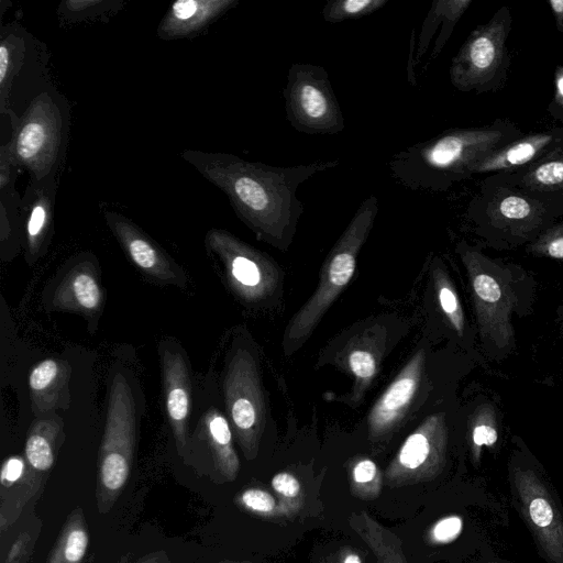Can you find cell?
Listing matches in <instances>:
<instances>
[{"instance_id":"6da1fadb","label":"cell","mask_w":563,"mask_h":563,"mask_svg":"<svg viewBox=\"0 0 563 563\" xmlns=\"http://www.w3.org/2000/svg\"><path fill=\"white\" fill-rule=\"evenodd\" d=\"M181 158L221 190L238 218L267 243L285 249L303 213L297 190L316 174L332 169L338 159L295 166H273L231 153L185 150Z\"/></svg>"},{"instance_id":"7a4b0ae2","label":"cell","mask_w":563,"mask_h":563,"mask_svg":"<svg viewBox=\"0 0 563 563\" xmlns=\"http://www.w3.org/2000/svg\"><path fill=\"white\" fill-rule=\"evenodd\" d=\"M455 251L468 279L482 356L504 361L517 349L514 318L532 312L537 280L522 266L485 254L481 245L462 240Z\"/></svg>"},{"instance_id":"3957f363","label":"cell","mask_w":563,"mask_h":563,"mask_svg":"<svg viewBox=\"0 0 563 563\" xmlns=\"http://www.w3.org/2000/svg\"><path fill=\"white\" fill-rule=\"evenodd\" d=\"M523 133L500 118L482 126L449 129L394 154L389 169L407 188L443 192L472 177L478 162Z\"/></svg>"},{"instance_id":"277c9868","label":"cell","mask_w":563,"mask_h":563,"mask_svg":"<svg viewBox=\"0 0 563 563\" xmlns=\"http://www.w3.org/2000/svg\"><path fill=\"white\" fill-rule=\"evenodd\" d=\"M563 218V198L530 191L487 175L468 202L466 219L483 245L497 251L526 246Z\"/></svg>"},{"instance_id":"5b68a950","label":"cell","mask_w":563,"mask_h":563,"mask_svg":"<svg viewBox=\"0 0 563 563\" xmlns=\"http://www.w3.org/2000/svg\"><path fill=\"white\" fill-rule=\"evenodd\" d=\"M507 460L509 504L545 563H563V503L545 467L519 435Z\"/></svg>"},{"instance_id":"8992f818","label":"cell","mask_w":563,"mask_h":563,"mask_svg":"<svg viewBox=\"0 0 563 563\" xmlns=\"http://www.w3.org/2000/svg\"><path fill=\"white\" fill-rule=\"evenodd\" d=\"M377 213V197L369 195L361 202L328 254L317 289L290 320L284 335L287 354L310 335L332 302L350 283L355 273L357 255L373 229Z\"/></svg>"},{"instance_id":"52a82bcc","label":"cell","mask_w":563,"mask_h":563,"mask_svg":"<svg viewBox=\"0 0 563 563\" xmlns=\"http://www.w3.org/2000/svg\"><path fill=\"white\" fill-rule=\"evenodd\" d=\"M11 123L8 147L20 168L32 178L56 175L65 157L69 110L62 96L45 89L32 98L18 115L12 109L7 114Z\"/></svg>"},{"instance_id":"ba28073f","label":"cell","mask_w":563,"mask_h":563,"mask_svg":"<svg viewBox=\"0 0 563 563\" xmlns=\"http://www.w3.org/2000/svg\"><path fill=\"white\" fill-rule=\"evenodd\" d=\"M511 9L500 7L485 24L477 25L451 60L452 86L462 92L484 93L501 89L511 64L507 38Z\"/></svg>"},{"instance_id":"9c48e42d","label":"cell","mask_w":563,"mask_h":563,"mask_svg":"<svg viewBox=\"0 0 563 563\" xmlns=\"http://www.w3.org/2000/svg\"><path fill=\"white\" fill-rule=\"evenodd\" d=\"M136 435L135 402L124 376L110 385L104 433L99 452L97 506L109 512L130 475Z\"/></svg>"},{"instance_id":"30bf717a","label":"cell","mask_w":563,"mask_h":563,"mask_svg":"<svg viewBox=\"0 0 563 563\" xmlns=\"http://www.w3.org/2000/svg\"><path fill=\"white\" fill-rule=\"evenodd\" d=\"M286 79L283 89L286 118L296 131L311 135L344 131V117L325 68L292 63Z\"/></svg>"},{"instance_id":"8fae6325","label":"cell","mask_w":563,"mask_h":563,"mask_svg":"<svg viewBox=\"0 0 563 563\" xmlns=\"http://www.w3.org/2000/svg\"><path fill=\"white\" fill-rule=\"evenodd\" d=\"M223 389L239 443L245 457L253 460L265 426V401L256 363L249 351L239 350L232 357Z\"/></svg>"},{"instance_id":"7c38bea8","label":"cell","mask_w":563,"mask_h":563,"mask_svg":"<svg viewBox=\"0 0 563 563\" xmlns=\"http://www.w3.org/2000/svg\"><path fill=\"white\" fill-rule=\"evenodd\" d=\"M448 448L446 413H433L407 437L385 470V483L399 487L434 479L446 466Z\"/></svg>"},{"instance_id":"4fadbf2b","label":"cell","mask_w":563,"mask_h":563,"mask_svg":"<svg viewBox=\"0 0 563 563\" xmlns=\"http://www.w3.org/2000/svg\"><path fill=\"white\" fill-rule=\"evenodd\" d=\"M205 244L222 264L231 288L244 300L257 301L275 289L278 269L263 252L218 228L207 232Z\"/></svg>"},{"instance_id":"5bb4252c","label":"cell","mask_w":563,"mask_h":563,"mask_svg":"<svg viewBox=\"0 0 563 563\" xmlns=\"http://www.w3.org/2000/svg\"><path fill=\"white\" fill-rule=\"evenodd\" d=\"M63 421L58 416L40 418L32 424L25 442V471L16 487L1 496L0 528L5 530L38 492L54 466L63 441Z\"/></svg>"},{"instance_id":"9a60e30c","label":"cell","mask_w":563,"mask_h":563,"mask_svg":"<svg viewBox=\"0 0 563 563\" xmlns=\"http://www.w3.org/2000/svg\"><path fill=\"white\" fill-rule=\"evenodd\" d=\"M104 221L130 261L144 274L164 283L185 285L183 269L132 220L115 211H104Z\"/></svg>"},{"instance_id":"2e32d148","label":"cell","mask_w":563,"mask_h":563,"mask_svg":"<svg viewBox=\"0 0 563 563\" xmlns=\"http://www.w3.org/2000/svg\"><path fill=\"white\" fill-rule=\"evenodd\" d=\"M561 148L563 126L523 133L478 162L472 169V175L514 173L538 163Z\"/></svg>"},{"instance_id":"e0dca14e","label":"cell","mask_w":563,"mask_h":563,"mask_svg":"<svg viewBox=\"0 0 563 563\" xmlns=\"http://www.w3.org/2000/svg\"><path fill=\"white\" fill-rule=\"evenodd\" d=\"M56 175L31 178L21 202L23 242L29 261H35L47 246L54 228Z\"/></svg>"},{"instance_id":"ac0fdd59","label":"cell","mask_w":563,"mask_h":563,"mask_svg":"<svg viewBox=\"0 0 563 563\" xmlns=\"http://www.w3.org/2000/svg\"><path fill=\"white\" fill-rule=\"evenodd\" d=\"M424 360V351H418L377 399L367 419L371 438L386 435L400 422L418 391Z\"/></svg>"},{"instance_id":"d6986e66","label":"cell","mask_w":563,"mask_h":563,"mask_svg":"<svg viewBox=\"0 0 563 563\" xmlns=\"http://www.w3.org/2000/svg\"><path fill=\"white\" fill-rule=\"evenodd\" d=\"M238 4L239 0L175 1L159 21L157 36L164 41L197 36Z\"/></svg>"},{"instance_id":"ffe728a7","label":"cell","mask_w":563,"mask_h":563,"mask_svg":"<svg viewBox=\"0 0 563 563\" xmlns=\"http://www.w3.org/2000/svg\"><path fill=\"white\" fill-rule=\"evenodd\" d=\"M161 358L166 411L177 450L181 454L187 445L191 402L189 373L180 353L165 349Z\"/></svg>"},{"instance_id":"44dd1931","label":"cell","mask_w":563,"mask_h":563,"mask_svg":"<svg viewBox=\"0 0 563 563\" xmlns=\"http://www.w3.org/2000/svg\"><path fill=\"white\" fill-rule=\"evenodd\" d=\"M70 365L63 360L46 358L36 364L29 376L31 406L36 418H45L57 409H67Z\"/></svg>"},{"instance_id":"7402d4cb","label":"cell","mask_w":563,"mask_h":563,"mask_svg":"<svg viewBox=\"0 0 563 563\" xmlns=\"http://www.w3.org/2000/svg\"><path fill=\"white\" fill-rule=\"evenodd\" d=\"M102 301L103 292L97 271L90 262L85 261L67 272L53 294L52 307L88 317L99 312Z\"/></svg>"},{"instance_id":"603a6c76","label":"cell","mask_w":563,"mask_h":563,"mask_svg":"<svg viewBox=\"0 0 563 563\" xmlns=\"http://www.w3.org/2000/svg\"><path fill=\"white\" fill-rule=\"evenodd\" d=\"M501 434V417L497 404L485 398L479 400L467 417L466 443L472 465L482 463L484 449L495 452Z\"/></svg>"},{"instance_id":"cb8c5ba5","label":"cell","mask_w":563,"mask_h":563,"mask_svg":"<svg viewBox=\"0 0 563 563\" xmlns=\"http://www.w3.org/2000/svg\"><path fill=\"white\" fill-rule=\"evenodd\" d=\"M199 430L210 448L217 471L225 481H234L240 470V461L228 420L219 410L210 408L201 417Z\"/></svg>"},{"instance_id":"d4e9b609","label":"cell","mask_w":563,"mask_h":563,"mask_svg":"<svg viewBox=\"0 0 563 563\" xmlns=\"http://www.w3.org/2000/svg\"><path fill=\"white\" fill-rule=\"evenodd\" d=\"M493 175L521 189L563 198V148L523 169Z\"/></svg>"},{"instance_id":"484cf974","label":"cell","mask_w":563,"mask_h":563,"mask_svg":"<svg viewBox=\"0 0 563 563\" xmlns=\"http://www.w3.org/2000/svg\"><path fill=\"white\" fill-rule=\"evenodd\" d=\"M27 41L20 25H5L0 31V113L7 115L13 81L25 63Z\"/></svg>"},{"instance_id":"4316f807","label":"cell","mask_w":563,"mask_h":563,"mask_svg":"<svg viewBox=\"0 0 563 563\" xmlns=\"http://www.w3.org/2000/svg\"><path fill=\"white\" fill-rule=\"evenodd\" d=\"M350 525L371 549L377 563H407L399 537L366 511L352 514Z\"/></svg>"},{"instance_id":"83f0119b","label":"cell","mask_w":563,"mask_h":563,"mask_svg":"<svg viewBox=\"0 0 563 563\" xmlns=\"http://www.w3.org/2000/svg\"><path fill=\"white\" fill-rule=\"evenodd\" d=\"M89 545V533L80 508L67 518L47 563H82Z\"/></svg>"},{"instance_id":"f1b7e54d","label":"cell","mask_w":563,"mask_h":563,"mask_svg":"<svg viewBox=\"0 0 563 563\" xmlns=\"http://www.w3.org/2000/svg\"><path fill=\"white\" fill-rule=\"evenodd\" d=\"M432 275L438 303L450 329L454 332L457 340L462 342L471 340L467 336V321L459 294L441 262H434Z\"/></svg>"},{"instance_id":"f546056e","label":"cell","mask_w":563,"mask_h":563,"mask_svg":"<svg viewBox=\"0 0 563 563\" xmlns=\"http://www.w3.org/2000/svg\"><path fill=\"white\" fill-rule=\"evenodd\" d=\"M22 197L16 189L0 191V243L2 257L5 252H11L20 245L23 240Z\"/></svg>"},{"instance_id":"4dcf8cb0","label":"cell","mask_w":563,"mask_h":563,"mask_svg":"<svg viewBox=\"0 0 563 563\" xmlns=\"http://www.w3.org/2000/svg\"><path fill=\"white\" fill-rule=\"evenodd\" d=\"M123 5L120 0H64L58 4L56 13L63 25H69L88 20H106Z\"/></svg>"},{"instance_id":"1f68e13d","label":"cell","mask_w":563,"mask_h":563,"mask_svg":"<svg viewBox=\"0 0 563 563\" xmlns=\"http://www.w3.org/2000/svg\"><path fill=\"white\" fill-rule=\"evenodd\" d=\"M383 487V475L374 461L367 457L357 459L350 468L351 493L363 500L378 497Z\"/></svg>"},{"instance_id":"d6a6232c","label":"cell","mask_w":563,"mask_h":563,"mask_svg":"<svg viewBox=\"0 0 563 563\" xmlns=\"http://www.w3.org/2000/svg\"><path fill=\"white\" fill-rule=\"evenodd\" d=\"M238 503L247 511L264 518L291 517L297 511L279 497H275L271 493L251 487L243 490Z\"/></svg>"},{"instance_id":"836d02e7","label":"cell","mask_w":563,"mask_h":563,"mask_svg":"<svg viewBox=\"0 0 563 563\" xmlns=\"http://www.w3.org/2000/svg\"><path fill=\"white\" fill-rule=\"evenodd\" d=\"M388 3V0H328L321 15L329 23L365 18Z\"/></svg>"},{"instance_id":"e575fe53","label":"cell","mask_w":563,"mask_h":563,"mask_svg":"<svg viewBox=\"0 0 563 563\" xmlns=\"http://www.w3.org/2000/svg\"><path fill=\"white\" fill-rule=\"evenodd\" d=\"M526 253L542 258L563 262V221H558L538 239L525 246Z\"/></svg>"},{"instance_id":"d590c367","label":"cell","mask_w":563,"mask_h":563,"mask_svg":"<svg viewBox=\"0 0 563 563\" xmlns=\"http://www.w3.org/2000/svg\"><path fill=\"white\" fill-rule=\"evenodd\" d=\"M466 528L463 514H449L438 519L427 533V541L432 545H448L459 540Z\"/></svg>"},{"instance_id":"8d00e7d4","label":"cell","mask_w":563,"mask_h":563,"mask_svg":"<svg viewBox=\"0 0 563 563\" xmlns=\"http://www.w3.org/2000/svg\"><path fill=\"white\" fill-rule=\"evenodd\" d=\"M347 364L355 377L354 399L367 388L376 374L375 355L366 349H354L347 355Z\"/></svg>"},{"instance_id":"74e56055","label":"cell","mask_w":563,"mask_h":563,"mask_svg":"<svg viewBox=\"0 0 563 563\" xmlns=\"http://www.w3.org/2000/svg\"><path fill=\"white\" fill-rule=\"evenodd\" d=\"M472 2V0H445L444 20L443 24L441 25L440 33L434 42L432 58H435L441 53L455 25L466 12Z\"/></svg>"},{"instance_id":"f35d334b","label":"cell","mask_w":563,"mask_h":563,"mask_svg":"<svg viewBox=\"0 0 563 563\" xmlns=\"http://www.w3.org/2000/svg\"><path fill=\"white\" fill-rule=\"evenodd\" d=\"M271 485L277 497L297 512L300 510L305 496L301 484L295 475L289 472H279L273 476Z\"/></svg>"},{"instance_id":"ab89813d","label":"cell","mask_w":563,"mask_h":563,"mask_svg":"<svg viewBox=\"0 0 563 563\" xmlns=\"http://www.w3.org/2000/svg\"><path fill=\"white\" fill-rule=\"evenodd\" d=\"M445 0H434L423 21L417 48V58H421L429 47L437 29L443 24Z\"/></svg>"},{"instance_id":"60d3db41","label":"cell","mask_w":563,"mask_h":563,"mask_svg":"<svg viewBox=\"0 0 563 563\" xmlns=\"http://www.w3.org/2000/svg\"><path fill=\"white\" fill-rule=\"evenodd\" d=\"M25 471V460L21 456H11L4 461L1 467L0 483L2 490H9L16 485L23 477Z\"/></svg>"},{"instance_id":"b9f144b4","label":"cell","mask_w":563,"mask_h":563,"mask_svg":"<svg viewBox=\"0 0 563 563\" xmlns=\"http://www.w3.org/2000/svg\"><path fill=\"white\" fill-rule=\"evenodd\" d=\"M554 93L547 111L555 120L563 115V66H558L554 74Z\"/></svg>"},{"instance_id":"7bdbcfd3","label":"cell","mask_w":563,"mask_h":563,"mask_svg":"<svg viewBox=\"0 0 563 563\" xmlns=\"http://www.w3.org/2000/svg\"><path fill=\"white\" fill-rule=\"evenodd\" d=\"M26 537L21 536L12 545L4 563H20L23 548L26 544Z\"/></svg>"},{"instance_id":"ee69618b","label":"cell","mask_w":563,"mask_h":563,"mask_svg":"<svg viewBox=\"0 0 563 563\" xmlns=\"http://www.w3.org/2000/svg\"><path fill=\"white\" fill-rule=\"evenodd\" d=\"M548 4L554 18L556 30L563 34V0H550Z\"/></svg>"},{"instance_id":"f6af8a7d","label":"cell","mask_w":563,"mask_h":563,"mask_svg":"<svg viewBox=\"0 0 563 563\" xmlns=\"http://www.w3.org/2000/svg\"><path fill=\"white\" fill-rule=\"evenodd\" d=\"M134 563H170L169 556L165 551L148 553Z\"/></svg>"},{"instance_id":"bcb514c9","label":"cell","mask_w":563,"mask_h":563,"mask_svg":"<svg viewBox=\"0 0 563 563\" xmlns=\"http://www.w3.org/2000/svg\"><path fill=\"white\" fill-rule=\"evenodd\" d=\"M471 563H512L496 554L495 551L478 554Z\"/></svg>"},{"instance_id":"7dc6e473","label":"cell","mask_w":563,"mask_h":563,"mask_svg":"<svg viewBox=\"0 0 563 563\" xmlns=\"http://www.w3.org/2000/svg\"><path fill=\"white\" fill-rule=\"evenodd\" d=\"M555 322L563 340V301L559 305L555 312Z\"/></svg>"},{"instance_id":"c3c4849f","label":"cell","mask_w":563,"mask_h":563,"mask_svg":"<svg viewBox=\"0 0 563 563\" xmlns=\"http://www.w3.org/2000/svg\"><path fill=\"white\" fill-rule=\"evenodd\" d=\"M343 563H362L357 553L350 552L345 555Z\"/></svg>"},{"instance_id":"681fc988","label":"cell","mask_w":563,"mask_h":563,"mask_svg":"<svg viewBox=\"0 0 563 563\" xmlns=\"http://www.w3.org/2000/svg\"><path fill=\"white\" fill-rule=\"evenodd\" d=\"M559 121H561L563 123V115L561 117V119Z\"/></svg>"}]
</instances>
